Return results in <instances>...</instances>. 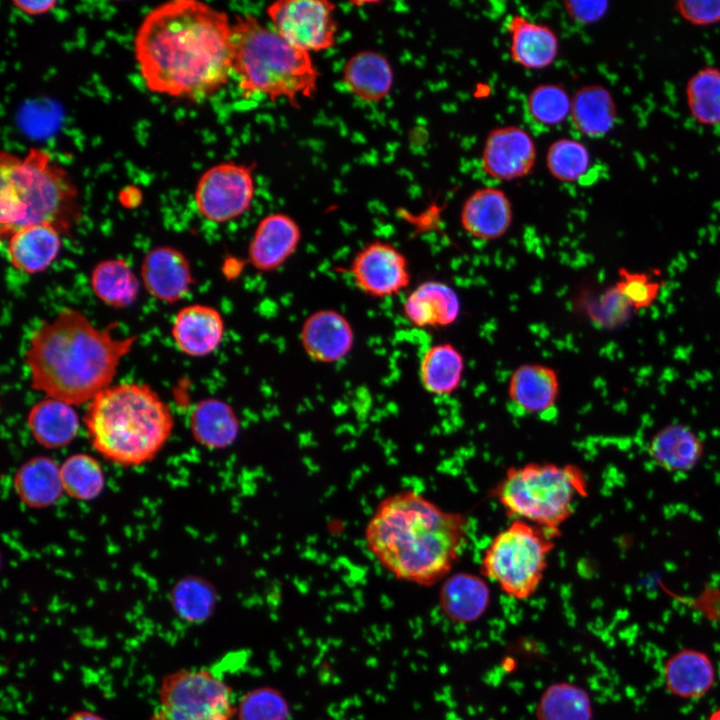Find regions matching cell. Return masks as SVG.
I'll use <instances>...</instances> for the list:
<instances>
[{
  "label": "cell",
  "instance_id": "6da1fadb",
  "mask_svg": "<svg viewBox=\"0 0 720 720\" xmlns=\"http://www.w3.org/2000/svg\"><path fill=\"white\" fill-rule=\"evenodd\" d=\"M134 55L147 89L202 101L232 72V22L196 0H173L151 9L137 28Z\"/></svg>",
  "mask_w": 720,
  "mask_h": 720
},
{
  "label": "cell",
  "instance_id": "7a4b0ae2",
  "mask_svg": "<svg viewBox=\"0 0 720 720\" xmlns=\"http://www.w3.org/2000/svg\"><path fill=\"white\" fill-rule=\"evenodd\" d=\"M468 520L413 490L382 499L365 527L369 552L395 578L431 586L450 575L465 546Z\"/></svg>",
  "mask_w": 720,
  "mask_h": 720
},
{
  "label": "cell",
  "instance_id": "3957f363",
  "mask_svg": "<svg viewBox=\"0 0 720 720\" xmlns=\"http://www.w3.org/2000/svg\"><path fill=\"white\" fill-rule=\"evenodd\" d=\"M113 326L97 328L73 308L43 322L24 355L31 387L72 406L90 403L111 386L121 359L137 340L136 335L115 338Z\"/></svg>",
  "mask_w": 720,
  "mask_h": 720
},
{
  "label": "cell",
  "instance_id": "277c9868",
  "mask_svg": "<svg viewBox=\"0 0 720 720\" xmlns=\"http://www.w3.org/2000/svg\"><path fill=\"white\" fill-rule=\"evenodd\" d=\"M84 424L94 449L120 466L153 460L170 438L174 418L167 403L148 385H111L90 403Z\"/></svg>",
  "mask_w": 720,
  "mask_h": 720
},
{
  "label": "cell",
  "instance_id": "5b68a950",
  "mask_svg": "<svg viewBox=\"0 0 720 720\" xmlns=\"http://www.w3.org/2000/svg\"><path fill=\"white\" fill-rule=\"evenodd\" d=\"M81 218L79 191L68 171L51 153L32 147L24 156L0 155V234L46 224L61 235Z\"/></svg>",
  "mask_w": 720,
  "mask_h": 720
},
{
  "label": "cell",
  "instance_id": "8992f818",
  "mask_svg": "<svg viewBox=\"0 0 720 720\" xmlns=\"http://www.w3.org/2000/svg\"><path fill=\"white\" fill-rule=\"evenodd\" d=\"M232 72L243 96L283 98L295 107L314 95L319 78L309 53L248 14L232 22Z\"/></svg>",
  "mask_w": 720,
  "mask_h": 720
},
{
  "label": "cell",
  "instance_id": "52a82bcc",
  "mask_svg": "<svg viewBox=\"0 0 720 720\" xmlns=\"http://www.w3.org/2000/svg\"><path fill=\"white\" fill-rule=\"evenodd\" d=\"M588 488L578 465L530 462L507 469L491 494L514 520L560 531Z\"/></svg>",
  "mask_w": 720,
  "mask_h": 720
},
{
  "label": "cell",
  "instance_id": "ba28073f",
  "mask_svg": "<svg viewBox=\"0 0 720 720\" xmlns=\"http://www.w3.org/2000/svg\"><path fill=\"white\" fill-rule=\"evenodd\" d=\"M560 534L558 530L513 520L485 549L480 565L482 576L511 598H530L544 578L555 538Z\"/></svg>",
  "mask_w": 720,
  "mask_h": 720
},
{
  "label": "cell",
  "instance_id": "9c48e42d",
  "mask_svg": "<svg viewBox=\"0 0 720 720\" xmlns=\"http://www.w3.org/2000/svg\"><path fill=\"white\" fill-rule=\"evenodd\" d=\"M160 705L150 720H231L230 687L205 669H182L161 681Z\"/></svg>",
  "mask_w": 720,
  "mask_h": 720
},
{
  "label": "cell",
  "instance_id": "30bf717a",
  "mask_svg": "<svg viewBox=\"0 0 720 720\" xmlns=\"http://www.w3.org/2000/svg\"><path fill=\"white\" fill-rule=\"evenodd\" d=\"M255 195L252 166L223 162L207 169L199 178L194 199L198 212L214 223L242 216Z\"/></svg>",
  "mask_w": 720,
  "mask_h": 720
},
{
  "label": "cell",
  "instance_id": "8fae6325",
  "mask_svg": "<svg viewBox=\"0 0 720 720\" xmlns=\"http://www.w3.org/2000/svg\"><path fill=\"white\" fill-rule=\"evenodd\" d=\"M336 6L324 0H280L267 7L273 29L304 52L331 48L336 40Z\"/></svg>",
  "mask_w": 720,
  "mask_h": 720
},
{
  "label": "cell",
  "instance_id": "7c38bea8",
  "mask_svg": "<svg viewBox=\"0 0 720 720\" xmlns=\"http://www.w3.org/2000/svg\"><path fill=\"white\" fill-rule=\"evenodd\" d=\"M349 272L356 287L375 299L395 296L411 281L406 256L393 244L381 240L362 247L353 257Z\"/></svg>",
  "mask_w": 720,
  "mask_h": 720
},
{
  "label": "cell",
  "instance_id": "4fadbf2b",
  "mask_svg": "<svg viewBox=\"0 0 720 720\" xmlns=\"http://www.w3.org/2000/svg\"><path fill=\"white\" fill-rule=\"evenodd\" d=\"M536 158L535 142L526 130L515 125L502 126L487 135L481 166L491 178L512 181L530 174Z\"/></svg>",
  "mask_w": 720,
  "mask_h": 720
},
{
  "label": "cell",
  "instance_id": "5bb4252c",
  "mask_svg": "<svg viewBox=\"0 0 720 720\" xmlns=\"http://www.w3.org/2000/svg\"><path fill=\"white\" fill-rule=\"evenodd\" d=\"M301 241L299 224L290 215L276 212L257 224L247 248L249 264L257 271L272 272L296 252Z\"/></svg>",
  "mask_w": 720,
  "mask_h": 720
},
{
  "label": "cell",
  "instance_id": "9a60e30c",
  "mask_svg": "<svg viewBox=\"0 0 720 720\" xmlns=\"http://www.w3.org/2000/svg\"><path fill=\"white\" fill-rule=\"evenodd\" d=\"M355 341L350 321L337 310L320 309L304 320L300 342L313 361L331 364L341 361L351 352Z\"/></svg>",
  "mask_w": 720,
  "mask_h": 720
},
{
  "label": "cell",
  "instance_id": "2e32d148",
  "mask_svg": "<svg viewBox=\"0 0 720 720\" xmlns=\"http://www.w3.org/2000/svg\"><path fill=\"white\" fill-rule=\"evenodd\" d=\"M140 271L147 292L166 303L184 298L195 280L186 256L170 246L151 249L144 256Z\"/></svg>",
  "mask_w": 720,
  "mask_h": 720
},
{
  "label": "cell",
  "instance_id": "e0dca14e",
  "mask_svg": "<svg viewBox=\"0 0 720 720\" xmlns=\"http://www.w3.org/2000/svg\"><path fill=\"white\" fill-rule=\"evenodd\" d=\"M513 220V209L507 194L496 187L473 191L460 211V224L471 237L483 241L504 236Z\"/></svg>",
  "mask_w": 720,
  "mask_h": 720
},
{
  "label": "cell",
  "instance_id": "ac0fdd59",
  "mask_svg": "<svg viewBox=\"0 0 720 720\" xmlns=\"http://www.w3.org/2000/svg\"><path fill=\"white\" fill-rule=\"evenodd\" d=\"M225 323L214 307L193 304L180 309L172 325V337L178 349L193 357L213 353L221 344Z\"/></svg>",
  "mask_w": 720,
  "mask_h": 720
},
{
  "label": "cell",
  "instance_id": "d6986e66",
  "mask_svg": "<svg viewBox=\"0 0 720 720\" xmlns=\"http://www.w3.org/2000/svg\"><path fill=\"white\" fill-rule=\"evenodd\" d=\"M461 313V301L449 284L428 280L406 297L403 314L417 328H443L454 324Z\"/></svg>",
  "mask_w": 720,
  "mask_h": 720
},
{
  "label": "cell",
  "instance_id": "ffe728a7",
  "mask_svg": "<svg viewBox=\"0 0 720 720\" xmlns=\"http://www.w3.org/2000/svg\"><path fill=\"white\" fill-rule=\"evenodd\" d=\"M505 24L513 62L531 70L544 69L554 63L559 52V40L551 27L520 14L510 15Z\"/></svg>",
  "mask_w": 720,
  "mask_h": 720
},
{
  "label": "cell",
  "instance_id": "44dd1931",
  "mask_svg": "<svg viewBox=\"0 0 720 720\" xmlns=\"http://www.w3.org/2000/svg\"><path fill=\"white\" fill-rule=\"evenodd\" d=\"M559 394V376L555 369L544 364H522L509 378L508 398L513 407L525 414H539L553 408Z\"/></svg>",
  "mask_w": 720,
  "mask_h": 720
},
{
  "label": "cell",
  "instance_id": "7402d4cb",
  "mask_svg": "<svg viewBox=\"0 0 720 720\" xmlns=\"http://www.w3.org/2000/svg\"><path fill=\"white\" fill-rule=\"evenodd\" d=\"M647 451L661 469L672 473L687 472L701 460L704 443L689 426L676 423L658 430Z\"/></svg>",
  "mask_w": 720,
  "mask_h": 720
},
{
  "label": "cell",
  "instance_id": "603a6c76",
  "mask_svg": "<svg viewBox=\"0 0 720 720\" xmlns=\"http://www.w3.org/2000/svg\"><path fill=\"white\" fill-rule=\"evenodd\" d=\"M61 249V234L50 225L22 228L8 238L7 254L17 270L36 274L45 271Z\"/></svg>",
  "mask_w": 720,
  "mask_h": 720
},
{
  "label": "cell",
  "instance_id": "cb8c5ba5",
  "mask_svg": "<svg viewBox=\"0 0 720 720\" xmlns=\"http://www.w3.org/2000/svg\"><path fill=\"white\" fill-rule=\"evenodd\" d=\"M490 588L478 575L458 572L447 576L441 585L439 603L446 617L457 623H471L487 610Z\"/></svg>",
  "mask_w": 720,
  "mask_h": 720
},
{
  "label": "cell",
  "instance_id": "d4e9b609",
  "mask_svg": "<svg viewBox=\"0 0 720 720\" xmlns=\"http://www.w3.org/2000/svg\"><path fill=\"white\" fill-rule=\"evenodd\" d=\"M663 676L671 694L685 699H698L712 688L715 670L707 654L685 648L667 659Z\"/></svg>",
  "mask_w": 720,
  "mask_h": 720
},
{
  "label": "cell",
  "instance_id": "484cf974",
  "mask_svg": "<svg viewBox=\"0 0 720 720\" xmlns=\"http://www.w3.org/2000/svg\"><path fill=\"white\" fill-rule=\"evenodd\" d=\"M27 425L39 445L60 449L75 439L80 422L72 405L46 397L31 407Z\"/></svg>",
  "mask_w": 720,
  "mask_h": 720
},
{
  "label": "cell",
  "instance_id": "4316f807",
  "mask_svg": "<svg viewBox=\"0 0 720 720\" xmlns=\"http://www.w3.org/2000/svg\"><path fill=\"white\" fill-rule=\"evenodd\" d=\"M13 486L25 505L37 509L55 504L64 491L60 466L46 456H35L24 462L14 474Z\"/></svg>",
  "mask_w": 720,
  "mask_h": 720
},
{
  "label": "cell",
  "instance_id": "83f0119b",
  "mask_svg": "<svg viewBox=\"0 0 720 720\" xmlns=\"http://www.w3.org/2000/svg\"><path fill=\"white\" fill-rule=\"evenodd\" d=\"M343 82L359 99L379 102L392 89L393 70L385 56L365 50L348 59L343 69Z\"/></svg>",
  "mask_w": 720,
  "mask_h": 720
},
{
  "label": "cell",
  "instance_id": "f1b7e54d",
  "mask_svg": "<svg viewBox=\"0 0 720 720\" xmlns=\"http://www.w3.org/2000/svg\"><path fill=\"white\" fill-rule=\"evenodd\" d=\"M189 426L196 442L209 449H223L237 438L239 419L227 402L206 398L193 407Z\"/></svg>",
  "mask_w": 720,
  "mask_h": 720
},
{
  "label": "cell",
  "instance_id": "f546056e",
  "mask_svg": "<svg viewBox=\"0 0 720 720\" xmlns=\"http://www.w3.org/2000/svg\"><path fill=\"white\" fill-rule=\"evenodd\" d=\"M570 119L589 138H601L615 126L617 106L611 92L599 84L581 87L572 96Z\"/></svg>",
  "mask_w": 720,
  "mask_h": 720
},
{
  "label": "cell",
  "instance_id": "4dcf8cb0",
  "mask_svg": "<svg viewBox=\"0 0 720 720\" xmlns=\"http://www.w3.org/2000/svg\"><path fill=\"white\" fill-rule=\"evenodd\" d=\"M464 370L465 359L461 351L451 343H437L424 352L419 377L428 393L444 396L458 390Z\"/></svg>",
  "mask_w": 720,
  "mask_h": 720
},
{
  "label": "cell",
  "instance_id": "1f68e13d",
  "mask_svg": "<svg viewBox=\"0 0 720 720\" xmlns=\"http://www.w3.org/2000/svg\"><path fill=\"white\" fill-rule=\"evenodd\" d=\"M90 284L94 294L113 308H124L134 303L140 287L137 276L123 259L97 263L92 270Z\"/></svg>",
  "mask_w": 720,
  "mask_h": 720
},
{
  "label": "cell",
  "instance_id": "d6a6232c",
  "mask_svg": "<svg viewBox=\"0 0 720 720\" xmlns=\"http://www.w3.org/2000/svg\"><path fill=\"white\" fill-rule=\"evenodd\" d=\"M536 716L538 720H591L590 696L575 684L555 683L542 694Z\"/></svg>",
  "mask_w": 720,
  "mask_h": 720
},
{
  "label": "cell",
  "instance_id": "836d02e7",
  "mask_svg": "<svg viewBox=\"0 0 720 720\" xmlns=\"http://www.w3.org/2000/svg\"><path fill=\"white\" fill-rule=\"evenodd\" d=\"M691 116L702 125L720 124V69L707 66L695 72L685 87Z\"/></svg>",
  "mask_w": 720,
  "mask_h": 720
},
{
  "label": "cell",
  "instance_id": "e575fe53",
  "mask_svg": "<svg viewBox=\"0 0 720 720\" xmlns=\"http://www.w3.org/2000/svg\"><path fill=\"white\" fill-rule=\"evenodd\" d=\"M64 492L77 500H93L105 487V475L100 463L91 455H70L60 465Z\"/></svg>",
  "mask_w": 720,
  "mask_h": 720
},
{
  "label": "cell",
  "instance_id": "d590c367",
  "mask_svg": "<svg viewBox=\"0 0 720 720\" xmlns=\"http://www.w3.org/2000/svg\"><path fill=\"white\" fill-rule=\"evenodd\" d=\"M170 600L179 618L189 623H199L211 615L216 594L214 588L204 579L186 576L175 583Z\"/></svg>",
  "mask_w": 720,
  "mask_h": 720
},
{
  "label": "cell",
  "instance_id": "8d00e7d4",
  "mask_svg": "<svg viewBox=\"0 0 720 720\" xmlns=\"http://www.w3.org/2000/svg\"><path fill=\"white\" fill-rule=\"evenodd\" d=\"M591 156L580 141L561 138L550 144L546 153V166L552 177L562 182H576L590 168Z\"/></svg>",
  "mask_w": 720,
  "mask_h": 720
},
{
  "label": "cell",
  "instance_id": "74e56055",
  "mask_svg": "<svg viewBox=\"0 0 720 720\" xmlns=\"http://www.w3.org/2000/svg\"><path fill=\"white\" fill-rule=\"evenodd\" d=\"M569 93L559 84H540L528 94L526 110L529 117L543 126H556L570 117Z\"/></svg>",
  "mask_w": 720,
  "mask_h": 720
},
{
  "label": "cell",
  "instance_id": "f35d334b",
  "mask_svg": "<svg viewBox=\"0 0 720 720\" xmlns=\"http://www.w3.org/2000/svg\"><path fill=\"white\" fill-rule=\"evenodd\" d=\"M281 698L272 691H257L241 703L240 720H281L284 715Z\"/></svg>",
  "mask_w": 720,
  "mask_h": 720
},
{
  "label": "cell",
  "instance_id": "ab89813d",
  "mask_svg": "<svg viewBox=\"0 0 720 720\" xmlns=\"http://www.w3.org/2000/svg\"><path fill=\"white\" fill-rule=\"evenodd\" d=\"M676 12L695 26H709L720 22V0H680Z\"/></svg>",
  "mask_w": 720,
  "mask_h": 720
},
{
  "label": "cell",
  "instance_id": "60d3db41",
  "mask_svg": "<svg viewBox=\"0 0 720 720\" xmlns=\"http://www.w3.org/2000/svg\"><path fill=\"white\" fill-rule=\"evenodd\" d=\"M621 281L618 283L619 292L636 307L649 305L656 297L659 286L650 281L643 274H630L626 271L621 273Z\"/></svg>",
  "mask_w": 720,
  "mask_h": 720
},
{
  "label": "cell",
  "instance_id": "b9f144b4",
  "mask_svg": "<svg viewBox=\"0 0 720 720\" xmlns=\"http://www.w3.org/2000/svg\"><path fill=\"white\" fill-rule=\"evenodd\" d=\"M566 14L574 22L590 25L599 22L607 13V1H564Z\"/></svg>",
  "mask_w": 720,
  "mask_h": 720
},
{
  "label": "cell",
  "instance_id": "7bdbcfd3",
  "mask_svg": "<svg viewBox=\"0 0 720 720\" xmlns=\"http://www.w3.org/2000/svg\"><path fill=\"white\" fill-rule=\"evenodd\" d=\"M12 4L17 8L19 11L26 15H42L45 14L57 5L56 1L48 0V1H20V0H14L12 1Z\"/></svg>",
  "mask_w": 720,
  "mask_h": 720
},
{
  "label": "cell",
  "instance_id": "ee69618b",
  "mask_svg": "<svg viewBox=\"0 0 720 720\" xmlns=\"http://www.w3.org/2000/svg\"><path fill=\"white\" fill-rule=\"evenodd\" d=\"M66 720H106L100 715L92 711H77L70 715Z\"/></svg>",
  "mask_w": 720,
  "mask_h": 720
},
{
  "label": "cell",
  "instance_id": "f6af8a7d",
  "mask_svg": "<svg viewBox=\"0 0 720 720\" xmlns=\"http://www.w3.org/2000/svg\"><path fill=\"white\" fill-rule=\"evenodd\" d=\"M707 720H720V708L714 711Z\"/></svg>",
  "mask_w": 720,
  "mask_h": 720
}]
</instances>
